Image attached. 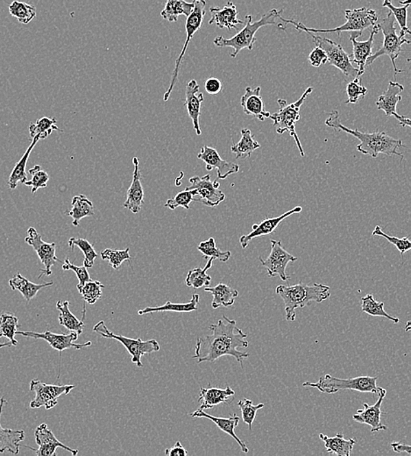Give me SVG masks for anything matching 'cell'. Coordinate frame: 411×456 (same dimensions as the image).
<instances>
[{
    "label": "cell",
    "instance_id": "obj_31",
    "mask_svg": "<svg viewBox=\"0 0 411 456\" xmlns=\"http://www.w3.org/2000/svg\"><path fill=\"white\" fill-rule=\"evenodd\" d=\"M9 285H10L12 291L20 292L25 301L28 303L36 298L37 293L41 289L54 285V282L37 285V283H32L31 281L25 279L21 273L18 272L15 276L9 280Z\"/></svg>",
    "mask_w": 411,
    "mask_h": 456
},
{
    "label": "cell",
    "instance_id": "obj_54",
    "mask_svg": "<svg viewBox=\"0 0 411 456\" xmlns=\"http://www.w3.org/2000/svg\"><path fill=\"white\" fill-rule=\"evenodd\" d=\"M63 270H72L74 271L76 276H78L79 283L76 285V288H80L82 285H85L86 282L90 281L91 276L90 274L88 272V269L85 266H76L75 264H73L69 261V257H67L63 263Z\"/></svg>",
    "mask_w": 411,
    "mask_h": 456
},
{
    "label": "cell",
    "instance_id": "obj_61",
    "mask_svg": "<svg viewBox=\"0 0 411 456\" xmlns=\"http://www.w3.org/2000/svg\"><path fill=\"white\" fill-rule=\"evenodd\" d=\"M410 321H408L407 326L406 327V331H410Z\"/></svg>",
    "mask_w": 411,
    "mask_h": 456
},
{
    "label": "cell",
    "instance_id": "obj_5",
    "mask_svg": "<svg viewBox=\"0 0 411 456\" xmlns=\"http://www.w3.org/2000/svg\"><path fill=\"white\" fill-rule=\"evenodd\" d=\"M346 19V23L333 30H317V28H310L306 27L300 21L293 20H286L281 15L279 16L280 21L285 24H291L294 25L296 30L305 32V33L320 34V33H336L339 36L343 32H358L363 33V31L373 28L377 23L378 15L375 10L366 8L357 9H347L345 11Z\"/></svg>",
    "mask_w": 411,
    "mask_h": 456
},
{
    "label": "cell",
    "instance_id": "obj_37",
    "mask_svg": "<svg viewBox=\"0 0 411 456\" xmlns=\"http://www.w3.org/2000/svg\"><path fill=\"white\" fill-rule=\"evenodd\" d=\"M193 8V2L189 3L186 0H167L164 10L161 12V16L166 21L177 22L180 15L189 17Z\"/></svg>",
    "mask_w": 411,
    "mask_h": 456
},
{
    "label": "cell",
    "instance_id": "obj_7",
    "mask_svg": "<svg viewBox=\"0 0 411 456\" xmlns=\"http://www.w3.org/2000/svg\"><path fill=\"white\" fill-rule=\"evenodd\" d=\"M312 91H313V87H309L298 101L289 105H287L285 100L280 98L278 100L280 105L279 111L274 114H270L269 117L274 121V127H276L277 133L282 135L285 132H289V135L294 138L302 158H304L305 154L300 140H299L298 133H296V123L300 120L301 107L304 105L306 98H307L308 96Z\"/></svg>",
    "mask_w": 411,
    "mask_h": 456
},
{
    "label": "cell",
    "instance_id": "obj_52",
    "mask_svg": "<svg viewBox=\"0 0 411 456\" xmlns=\"http://www.w3.org/2000/svg\"><path fill=\"white\" fill-rule=\"evenodd\" d=\"M368 90L362 85V79L357 78L353 79V80L348 83V85L346 86V94L348 97V100L346 102V104H357L358 101L362 98H365L366 95L368 94Z\"/></svg>",
    "mask_w": 411,
    "mask_h": 456
},
{
    "label": "cell",
    "instance_id": "obj_23",
    "mask_svg": "<svg viewBox=\"0 0 411 456\" xmlns=\"http://www.w3.org/2000/svg\"><path fill=\"white\" fill-rule=\"evenodd\" d=\"M133 164L135 170H133L132 184L127 190L126 200L123 204V207L136 215L141 210L144 204V191L141 182L142 174L140 171L139 159L133 158Z\"/></svg>",
    "mask_w": 411,
    "mask_h": 456
},
{
    "label": "cell",
    "instance_id": "obj_28",
    "mask_svg": "<svg viewBox=\"0 0 411 456\" xmlns=\"http://www.w3.org/2000/svg\"><path fill=\"white\" fill-rule=\"evenodd\" d=\"M212 18L209 21V24H215L219 28H226V30H236L237 25L243 24L244 21L238 20V11L236 6L232 1H228L227 4L223 8H210Z\"/></svg>",
    "mask_w": 411,
    "mask_h": 456
},
{
    "label": "cell",
    "instance_id": "obj_43",
    "mask_svg": "<svg viewBox=\"0 0 411 456\" xmlns=\"http://www.w3.org/2000/svg\"><path fill=\"white\" fill-rule=\"evenodd\" d=\"M18 325L19 318L14 314H0V334L3 337L8 338L12 346L18 345V340L15 339Z\"/></svg>",
    "mask_w": 411,
    "mask_h": 456
},
{
    "label": "cell",
    "instance_id": "obj_19",
    "mask_svg": "<svg viewBox=\"0 0 411 456\" xmlns=\"http://www.w3.org/2000/svg\"><path fill=\"white\" fill-rule=\"evenodd\" d=\"M379 31H380L379 25H374L370 37L365 41H357V38L362 36V33H358V32H351L350 33L349 40L351 41L353 44V55L350 56H352V63H356L357 66H358V68H357L358 69L357 78L362 79V76L365 73L366 62L368 57L373 55L372 50L373 47H374L375 36L379 33Z\"/></svg>",
    "mask_w": 411,
    "mask_h": 456
},
{
    "label": "cell",
    "instance_id": "obj_25",
    "mask_svg": "<svg viewBox=\"0 0 411 456\" xmlns=\"http://www.w3.org/2000/svg\"><path fill=\"white\" fill-rule=\"evenodd\" d=\"M6 404L8 401L4 398H0V420ZM25 437L23 430L4 428L0 422V454H4L5 452L11 453L12 455L20 454L21 442L24 441Z\"/></svg>",
    "mask_w": 411,
    "mask_h": 456
},
{
    "label": "cell",
    "instance_id": "obj_18",
    "mask_svg": "<svg viewBox=\"0 0 411 456\" xmlns=\"http://www.w3.org/2000/svg\"><path fill=\"white\" fill-rule=\"evenodd\" d=\"M378 400L374 406H369L365 403L363 404V409L356 411L355 415L353 416V420L355 422L365 424L371 427L372 433H377L379 431H386L387 426L381 423V404L384 402L385 397H386L387 391L384 388L378 387Z\"/></svg>",
    "mask_w": 411,
    "mask_h": 456
},
{
    "label": "cell",
    "instance_id": "obj_17",
    "mask_svg": "<svg viewBox=\"0 0 411 456\" xmlns=\"http://www.w3.org/2000/svg\"><path fill=\"white\" fill-rule=\"evenodd\" d=\"M404 91L399 83L390 81L386 91L379 97L376 102L378 110L384 111L387 117L394 116L399 120L401 127H410V119L397 113V105L401 100V92Z\"/></svg>",
    "mask_w": 411,
    "mask_h": 456
},
{
    "label": "cell",
    "instance_id": "obj_10",
    "mask_svg": "<svg viewBox=\"0 0 411 456\" xmlns=\"http://www.w3.org/2000/svg\"><path fill=\"white\" fill-rule=\"evenodd\" d=\"M193 11L189 15V17H187L186 30V41L184 43L183 50L179 56L177 57L176 61V66H175L173 74H172V79L167 91L165 92L164 96V100L168 101V98L170 97L171 92L173 91L175 85H176L178 75H179V72L181 66V62L184 56H186L188 46H189L190 41L192 39L194 34L197 33V31L200 30L201 27H202L203 19L206 14V0H193Z\"/></svg>",
    "mask_w": 411,
    "mask_h": 456
},
{
    "label": "cell",
    "instance_id": "obj_62",
    "mask_svg": "<svg viewBox=\"0 0 411 456\" xmlns=\"http://www.w3.org/2000/svg\"><path fill=\"white\" fill-rule=\"evenodd\" d=\"M384 1H386V2H391V0H384Z\"/></svg>",
    "mask_w": 411,
    "mask_h": 456
},
{
    "label": "cell",
    "instance_id": "obj_36",
    "mask_svg": "<svg viewBox=\"0 0 411 456\" xmlns=\"http://www.w3.org/2000/svg\"><path fill=\"white\" fill-rule=\"evenodd\" d=\"M72 208L67 215L71 217L72 224L74 226H79V222L86 217L95 215L93 203L85 195H78L73 197Z\"/></svg>",
    "mask_w": 411,
    "mask_h": 456
},
{
    "label": "cell",
    "instance_id": "obj_44",
    "mask_svg": "<svg viewBox=\"0 0 411 456\" xmlns=\"http://www.w3.org/2000/svg\"><path fill=\"white\" fill-rule=\"evenodd\" d=\"M197 250L202 253L205 258H212L214 260H219L222 263H226L231 257L230 251H221L216 248L214 238H210L206 241H202L197 246Z\"/></svg>",
    "mask_w": 411,
    "mask_h": 456
},
{
    "label": "cell",
    "instance_id": "obj_32",
    "mask_svg": "<svg viewBox=\"0 0 411 456\" xmlns=\"http://www.w3.org/2000/svg\"><path fill=\"white\" fill-rule=\"evenodd\" d=\"M39 140H41L39 137H34L33 140H32L30 146H28L25 154L22 155L21 160L15 164L8 180V186L10 188V190H15L19 184H24L27 181V174L25 169H27L28 159H30L31 152L33 151L34 146H36Z\"/></svg>",
    "mask_w": 411,
    "mask_h": 456
},
{
    "label": "cell",
    "instance_id": "obj_49",
    "mask_svg": "<svg viewBox=\"0 0 411 456\" xmlns=\"http://www.w3.org/2000/svg\"><path fill=\"white\" fill-rule=\"evenodd\" d=\"M129 251V248L124 250L107 248V250L101 252V257L104 261H107L114 270H119L124 261H131Z\"/></svg>",
    "mask_w": 411,
    "mask_h": 456
},
{
    "label": "cell",
    "instance_id": "obj_13",
    "mask_svg": "<svg viewBox=\"0 0 411 456\" xmlns=\"http://www.w3.org/2000/svg\"><path fill=\"white\" fill-rule=\"evenodd\" d=\"M190 183V186H188L186 190L196 191V195L193 199L194 202H199L206 206L214 207L225 199V193L219 190L221 184L218 180L212 182L210 175H203L202 177H191Z\"/></svg>",
    "mask_w": 411,
    "mask_h": 456
},
{
    "label": "cell",
    "instance_id": "obj_59",
    "mask_svg": "<svg viewBox=\"0 0 411 456\" xmlns=\"http://www.w3.org/2000/svg\"><path fill=\"white\" fill-rule=\"evenodd\" d=\"M3 337L2 334H0V338ZM12 344L10 343H0V349H3V347H12Z\"/></svg>",
    "mask_w": 411,
    "mask_h": 456
},
{
    "label": "cell",
    "instance_id": "obj_29",
    "mask_svg": "<svg viewBox=\"0 0 411 456\" xmlns=\"http://www.w3.org/2000/svg\"><path fill=\"white\" fill-rule=\"evenodd\" d=\"M235 391L229 386L225 389L219 388H201L199 401L201 410L212 409L219 404L231 403V398L234 397Z\"/></svg>",
    "mask_w": 411,
    "mask_h": 456
},
{
    "label": "cell",
    "instance_id": "obj_21",
    "mask_svg": "<svg viewBox=\"0 0 411 456\" xmlns=\"http://www.w3.org/2000/svg\"><path fill=\"white\" fill-rule=\"evenodd\" d=\"M197 158L206 164V170H216L219 180H225L229 175L238 173L240 166L234 162L223 160L219 152L209 146H203L197 155Z\"/></svg>",
    "mask_w": 411,
    "mask_h": 456
},
{
    "label": "cell",
    "instance_id": "obj_34",
    "mask_svg": "<svg viewBox=\"0 0 411 456\" xmlns=\"http://www.w3.org/2000/svg\"><path fill=\"white\" fill-rule=\"evenodd\" d=\"M200 296L199 294H194L190 301L186 304H174L170 301L166 302V304L156 307H146L138 312L139 315H146L153 314V312H174L178 314H187L199 310Z\"/></svg>",
    "mask_w": 411,
    "mask_h": 456
},
{
    "label": "cell",
    "instance_id": "obj_14",
    "mask_svg": "<svg viewBox=\"0 0 411 456\" xmlns=\"http://www.w3.org/2000/svg\"><path fill=\"white\" fill-rule=\"evenodd\" d=\"M25 243L30 245L34 250L36 252L38 257L43 264L44 269L41 270L39 279L43 276L52 275V267L55 266L56 263H62L57 258L56 244L55 242L47 243L43 240V237L34 228H30L27 230V237L25 238Z\"/></svg>",
    "mask_w": 411,
    "mask_h": 456
},
{
    "label": "cell",
    "instance_id": "obj_1",
    "mask_svg": "<svg viewBox=\"0 0 411 456\" xmlns=\"http://www.w3.org/2000/svg\"><path fill=\"white\" fill-rule=\"evenodd\" d=\"M212 334L203 338H197L195 356L197 363L214 362L222 356H232L240 362L243 368V361L249 355L238 351V347H247L249 345L247 334L237 327L236 321L223 315L222 320L209 327Z\"/></svg>",
    "mask_w": 411,
    "mask_h": 456
},
{
    "label": "cell",
    "instance_id": "obj_60",
    "mask_svg": "<svg viewBox=\"0 0 411 456\" xmlns=\"http://www.w3.org/2000/svg\"><path fill=\"white\" fill-rule=\"evenodd\" d=\"M411 0H404V1H400L401 5H410Z\"/></svg>",
    "mask_w": 411,
    "mask_h": 456
},
{
    "label": "cell",
    "instance_id": "obj_9",
    "mask_svg": "<svg viewBox=\"0 0 411 456\" xmlns=\"http://www.w3.org/2000/svg\"><path fill=\"white\" fill-rule=\"evenodd\" d=\"M93 332L100 334L103 338L107 339H113L120 341L124 347H126L131 356H132V362L142 368L143 366L142 362V357L146 354H151L158 352L161 347L159 345L158 341L155 340H142L141 338L138 339H131V338L118 336L108 329L104 321L98 322L93 327Z\"/></svg>",
    "mask_w": 411,
    "mask_h": 456
},
{
    "label": "cell",
    "instance_id": "obj_58",
    "mask_svg": "<svg viewBox=\"0 0 411 456\" xmlns=\"http://www.w3.org/2000/svg\"><path fill=\"white\" fill-rule=\"evenodd\" d=\"M392 448L395 452L397 453H407L408 455H411L410 446L406 444H401V442L391 443Z\"/></svg>",
    "mask_w": 411,
    "mask_h": 456
},
{
    "label": "cell",
    "instance_id": "obj_6",
    "mask_svg": "<svg viewBox=\"0 0 411 456\" xmlns=\"http://www.w3.org/2000/svg\"><path fill=\"white\" fill-rule=\"evenodd\" d=\"M378 378L372 376H358V378L341 379L331 375L321 376L317 382H306L304 387L316 388L322 393L335 394L340 391H356L364 393H377Z\"/></svg>",
    "mask_w": 411,
    "mask_h": 456
},
{
    "label": "cell",
    "instance_id": "obj_51",
    "mask_svg": "<svg viewBox=\"0 0 411 456\" xmlns=\"http://www.w3.org/2000/svg\"><path fill=\"white\" fill-rule=\"evenodd\" d=\"M238 406L241 411L242 419H243L244 423H246L251 430L252 425L256 420L257 411L264 408V404L254 406L252 400L243 398V400L238 402Z\"/></svg>",
    "mask_w": 411,
    "mask_h": 456
},
{
    "label": "cell",
    "instance_id": "obj_26",
    "mask_svg": "<svg viewBox=\"0 0 411 456\" xmlns=\"http://www.w3.org/2000/svg\"><path fill=\"white\" fill-rule=\"evenodd\" d=\"M261 88L247 87L245 94L241 97V107L247 116L256 118L257 120L264 121L270 117L269 111L265 110V105L260 95Z\"/></svg>",
    "mask_w": 411,
    "mask_h": 456
},
{
    "label": "cell",
    "instance_id": "obj_11",
    "mask_svg": "<svg viewBox=\"0 0 411 456\" xmlns=\"http://www.w3.org/2000/svg\"><path fill=\"white\" fill-rule=\"evenodd\" d=\"M311 35L315 45L323 50L327 56L328 65L336 67L344 75L349 79H355L358 74V69L353 65L351 57L347 54L340 44L326 38L318 36L315 34L307 33Z\"/></svg>",
    "mask_w": 411,
    "mask_h": 456
},
{
    "label": "cell",
    "instance_id": "obj_35",
    "mask_svg": "<svg viewBox=\"0 0 411 456\" xmlns=\"http://www.w3.org/2000/svg\"><path fill=\"white\" fill-rule=\"evenodd\" d=\"M260 148V144L257 142L250 129H243L241 130V139L238 143L232 144L231 151L234 153L237 159L249 158L256 149Z\"/></svg>",
    "mask_w": 411,
    "mask_h": 456
},
{
    "label": "cell",
    "instance_id": "obj_30",
    "mask_svg": "<svg viewBox=\"0 0 411 456\" xmlns=\"http://www.w3.org/2000/svg\"><path fill=\"white\" fill-rule=\"evenodd\" d=\"M320 438L324 442L328 453L339 456L351 455L353 448L357 444V439H346L343 433H340L333 437H328L320 433Z\"/></svg>",
    "mask_w": 411,
    "mask_h": 456
},
{
    "label": "cell",
    "instance_id": "obj_39",
    "mask_svg": "<svg viewBox=\"0 0 411 456\" xmlns=\"http://www.w3.org/2000/svg\"><path fill=\"white\" fill-rule=\"evenodd\" d=\"M212 258H209L207 264L203 269L199 267L191 270L188 272L186 279V283L188 287L197 290L203 288V287H208L212 283V277L207 274V270L211 269L213 264Z\"/></svg>",
    "mask_w": 411,
    "mask_h": 456
},
{
    "label": "cell",
    "instance_id": "obj_33",
    "mask_svg": "<svg viewBox=\"0 0 411 456\" xmlns=\"http://www.w3.org/2000/svg\"><path fill=\"white\" fill-rule=\"evenodd\" d=\"M205 292L211 293L213 296L212 303L213 309H218L221 306L230 307L234 305L235 299L238 296L237 290L232 289L225 283H219L215 287H206Z\"/></svg>",
    "mask_w": 411,
    "mask_h": 456
},
{
    "label": "cell",
    "instance_id": "obj_12",
    "mask_svg": "<svg viewBox=\"0 0 411 456\" xmlns=\"http://www.w3.org/2000/svg\"><path fill=\"white\" fill-rule=\"evenodd\" d=\"M30 391L36 397L30 403L32 409L45 407L46 410L52 409L58 404V398L63 395H68L74 390L75 385L47 384L45 382L33 379L30 382Z\"/></svg>",
    "mask_w": 411,
    "mask_h": 456
},
{
    "label": "cell",
    "instance_id": "obj_27",
    "mask_svg": "<svg viewBox=\"0 0 411 456\" xmlns=\"http://www.w3.org/2000/svg\"><path fill=\"white\" fill-rule=\"evenodd\" d=\"M190 415L192 417H205V419L212 420L221 431L227 433L228 435L235 439L236 442L240 445L242 452L246 453V454L248 453L247 446L235 433V428L240 423V417L236 415V414H232L229 417H219L212 416L211 414L206 413L203 410L199 409L190 413Z\"/></svg>",
    "mask_w": 411,
    "mask_h": 456
},
{
    "label": "cell",
    "instance_id": "obj_48",
    "mask_svg": "<svg viewBox=\"0 0 411 456\" xmlns=\"http://www.w3.org/2000/svg\"><path fill=\"white\" fill-rule=\"evenodd\" d=\"M372 235L381 236V237L386 239V240L388 242H390V243L394 245L395 247H396L397 250H399L401 256V259L403 260L404 254H406V252L411 250V242L410 241L409 236H407V237H403V238H397L395 237V236L388 235L386 234V232L382 230L380 226H375L374 231H373L372 232Z\"/></svg>",
    "mask_w": 411,
    "mask_h": 456
},
{
    "label": "cell",
    "instance_id": "obj_55",
    "mask_svg": "<svg viewBox=\"0 0 411 456\" xmlns=\"http://www.w3.org/2000/svg\"><path fill=\"white\" fill-rule=\"evenodd\" d=\"M308 60L312 66L320 67L327 63V56L323 50L316 47L309 55Z\"/></svg>",
    "mask_w": 411,
    "mask_h": 456
},
{
    "label": "cell",
    "instance_id": "obj_45",
    "mask_svg": "<svg viewBox=\"0 0 411 456\" xmlns=\"http://www.w3.org/2000/svg\"><path fill=\"white\" fill-rule=\"evenodd\" d=\"M69 246L74 250L75 246L81 250L85 256L84 266L87 269L93 267L96 258L98 257L97 252L94 250L93 246L85 239L72 237L69 239Z\"/></svg>",
    "mask_w": 411,
    "mask_h": 456
},
{
    "label": "cell",
    "instance_id": "obj_16",
    "mask_svg": "<svg viewBox=\"0 0 411 456\" xmlns=\"http://www.w3.org/2000/svg\"><path fill=\"white\" fill-rule=\"evenodd\" d=\"M17 336H22L27 338H33V339H41L46 340L54 349L63 352L66 349H82L85 347L91 346V341L82 344L74 343L78 339L79 334L76 332H71L69 334H58L51 333L47 330L44 333H36V332H16Z\"/></svg>",
    "mask_w": 411,
    "mask_h": 456
},
{
    "label": "cell",
    "instance_id": "obj_57",
    "mask_svg": "<svg viewBox=\"0 0 411 456\" xmlns=\"http://www.w3.org/2000/svg\"><path fill=\"white\" fill-rule=\"evenodd\" d=\"M165 455L167 456H187L188 452L181 446L180 442H177L172 448L165 449Z\"/></svg>",
    "mask_w": 411,
    "mask_h": 456
},
{
    "label": "cell",
    "instance_id": "obj_46",
    "mask_svg": "<svg viewBox=\"0 0 411 456\" xmlns=\"http://www.w3.org/2000/svg\"><path fill=\"white\" fill-rule=\"evenodd\" d=\"M103 288H104V285H102L100 281L91 279L78 290L85 302L94 305L98 299L101 298Z\"/></svg>",
    "mask_w": 411,
    "mask_h": 456
},
{
    "label": "cell",
    "instance_id": "obj_56",
    "mask_svg": "<svg viewBox=\"0 0 411 456\" xmlns=\"http://www.w3.org/2000/svg\"><path fill=\"white\" fill-rule=\"evenodd\" d=\"M205 89L207 94L211 95L219 94L222 91V83L218 78H210L206 82Z\"/></svg>",
    "mask_w": 411,
    "mask_h": 456
},
{
    "label": "cell",
    "instance_id": "obj_42",
    "mask_svg": "<svg viewBox=\"0 0 411 456\" xmlns=\"http://www.w3.org/2000/svg\"><path fill=\"white\" fill-rule=\"evenodd\" d=\"M9 12L12 17L17 19L22 24L30 23L36 17V8L27 3L14 0L9 6Z\"/></svg>",
    "mask_w": 411,
    "mask_h": 456
},
{
    "label": "cell",
    "instance_id": "obj_41",
    "mask_svg": "<svg viewBox=\"0 0 411 456\" xmlns=\"http://www.w3.org/2000/svg\"><path fill=\"white\" fill-rule=\"evenodd\" d=\"M362 310L365 314L375 316V317H384L394 323L398 324L399 318L394 317L384 310V303L376 301L372 294H368L362 298Z\"/></svg>",
    "mask_w": 411,
    "mask_h": 456
},
{
    "label": "cell",
    "instance_id": "obj_15",
    "mask_svg": "<svg viewBox=\"0 0 411 456\" xmlns=\"http://www.w3.org/2000/svg\"><path fill=\"white\" fill-rule=\"evenodd\" d=\"M296 261H298V258L293 257L282 248V241L276 240L271 241L269 257L265 260L260 257L261 264L266 268L267 275L269 277L279 276L285 282L291 279V276L287 275V266L289 263H294Z\"/></svg>",
    "mask_w": 411,
    "mask_h": 456
},
{
    "label": "cell",
    "instance_id": "obj_24",
    "mask_svg": "<svg viewBox=\"0 0 411 456\" xmlns=\"http://www.w3.org/2000/svg\"><path fill=\"white\" fill-rule=\"evenodd\" d=\"M199 85L195 79H192L186 85V101L184 105L187 108L188 116L192 120L194 129L197 135H202L200 129L201 104L203 101V94L199 92Z\"/></svg>",
    "mask_w": 411,
    "mask_h": 456
},
{
    "label": "cell",
    "instance_id": "obj_40",
    "mask_svg": "<svg viewBox=\"0 0 411 456\" xmlns=\"http://www.w3.org/2000/svg\"><path fill=\"white\" fill-rule=\"evenodd\" d=\"M56 123L57 120L56 118H41V119L36 120V122L30 124V136L32 138L38 136L40 140H44L47 138L52 133L53 131L63 132V130L56 126Z\"/></svg>",
    "mask_w": 411,
    "mask_h": 456
},
{
    "label": "cell",
    "instance_id": "obj_53",
    "mask_svg": "<svg viewBox=\"0 0 411 456\" xmlns=\"http://www.w3.org/2000/svg\"><path fill=\"white\" fill-rule=\"evenodd\" d=\"M195 195L196 191L194 190L181 191V193L177 194L173 199H168L164 206L172 210H176L178 207H184V208L189 210L190 204L193 202Z\"/></svg>",
    "mask_w": 411,
    "mask_h": 456
},
{
    "label": "cell",
    "instance_id": "obj_8",
    "mask_svg": "<svg viewBox=\"0 0 411 456\" xmlns=\"http://www.w3.org/2000/svg\"><path fill=\"white\" fill-rule=\"evenodd\" d=\"M378 25L380 30L384 33V44L377 52L368 57L366 62V67L373 65L379 57L388 56L391 60L392 65H393L395 76H397L398 73H401L403 70L397 68L396 61L401 55V51H403L401 47L403 44H410V41L406 40V38L397 34L396 20H395L394 16L390 12H388L387 17L384 18Z\"/></svg>",
    "mask_w": 411,
    "mask_h": 456
},
{
    "label": "cell",
    "instance_id": "obj_20",
    "mask_svg": "<svg viewBox=\"0 0 411 456\" xmlns=\"http://www.w3.org/2000/svg\"><path fill=\"white\" fill-rule=\"evenodd\" d=\"M34 437H36V444L39 446V448L34 450L37 456H55L57 448H59L65 449L73 455H78V449L69 448L58 441L45 423L41 424L37 427Z\"/></svg>",
    "mask_w": 411,
    "mask_h": 456
},
{
    "label": "cell",
    "instance_id": "obj_38",
    "mask_svg": "<svg viewBox=\"0 0 411 456\" xmlns=\"http://www.w3.org/2000/svg\"><path fill=\"white\" fill-rule=\"evenodd\" d=\"M69 301H58L56 303V309L60 312L58 321L60 326L65 327L67 330L76 332L80 336L84 331L85 323L79 321L69 310Z\"/></svg>",
    "mask_w": 411,
    "mask_h": 456
},
{
    "label": "cell",
    "instance_id": "obj_3",
    "mask_svg": "<svg viewBox=\"0 0 411 456\" xmlns=\"http://www.w3.org/2000/svg\"><path fill=\"white\" fill-rule=\"evenodd\" d=\"M276 294L281 296L285 305L286 320L295 321L296 309L304 308L313 302L322 303L331 296L329 286L313 283L312 285H304L300 282L298 285L287 286L278 285L276 289Z\"/></svg>",
    "mask_w": 411,
    "mask_h": 456
},
{
    "label": "cell",
    "instance_id": "obj_22",
    "mask_svg": "<svg viewBox=\"0 0 411 456\" xmlns=\"http://www.w3.org/2000/svg\"><path fill=\"white\" fill-rule=\"evenodd\" d=\"M302 210L301 206H296L295 208L288 210V212L283 213L282 215L275 217V218H267L263 219V221L260 223H257V224H254L253 226H252L253 230L247 235H242L240 238L242 248H247L249 242L252 240H254V239L273 234L277 228V226L280 225V223H281L283 219L289 218V216L296 215V213H300Z\"/></svg>",
    "mask_w": 411,
    "mask_h": 456
},
{
    "label": "cell",
    "instance_id": "obj_2",
    "mask_svg": "<svg viewBox=\"0 0 411 456\" xmlns=\"http://www.w3.org/2000/svg\"><path fill=\"white\" fill-rule=\"evenodd\" d=\"M326 125L336 132H345L358 139L361 143L357 146V151L362 154L370 155L373 158H378L380 154L398 155L401 159L404 158L403 153L398 152V149L404 146L401 139H395L384 132L368 133L358 129H350L341 123L339 111L336 110L331 111L326 120Z\"/></svg>",
    "mask_w": 411,
    "mask_h": 456
},
{
    "label": "cell",
    "instance_id": "obj_50",
    "mask_svg": "<svg viewBox=\"0 0 411 456\" xmlns=\"http://www.w3.org/2000/svg\"><path fill=\"white\" fill-rule=\"evenodd\" d=\"M30 174L32 175L31 180L25 182V186L32 188V193H36L41 188H46L49 181V175L46 171L41 170L40 165L34 166L30 169Z\"/></svg>",
    "mask_w": 411,
    "mask_h": 456
},
{
    "label": "cell",
    "instance_id": "obj_47",
    "mask_svg": "<svg viewBox=\"0 0 411 456\" xmlns=\"http://www.w3.org/2000/svg\"><path fill=\"white\" fill-rule=\"evenodd\" d=\"M382 6H384V8L390 9L391 14L394 16L395 20L397 21V23L400 27L399 34L401 36L406 37V35L410 34V31L407 25V12L410 5H403L401 8H396V6L392 5L391 2L384 1Z\"/></svg>",
    "mask_w": 411,
    "mask_h": 456
},
{
    "label": "cell",
    "instance_id": "obj_4",
    "mask_svg": "<svg viewBox=\"0 0 411 456\" xmlns=\"http://www.w3.org/2000/svg\"><path fill=\"white\" fill-rule=\"evenodd\" d=\"M282 10H277L274 8L266 12L263 15V17L256 22H253V17L252 15L248 14L245 18V27L243 30L238 32L230 39H226L223 36L216 37L214 39V45L218 47H230L234 49V52L231 54L232 58H235L238 55L241 50H253L254 44H256L257 39L256 34L260 28L266 27V25H278L280 30H286V25L282 23H277L276 21L277 18L281 15Z\"/></svg>",
    "mask_w": 411,
    "mask_h": 456
}]
</instances>
